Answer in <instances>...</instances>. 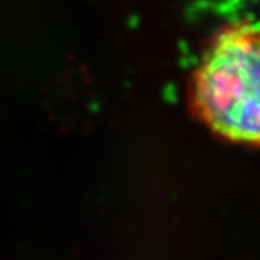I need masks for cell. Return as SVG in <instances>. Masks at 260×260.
Masks as SVG:
<instances>
[{
  "label": "cell",
  "instance_id": "cell-1",
  "mask_svg": "<svg viewBox=\"0 0 260 260\" xmlns=\"http://www.w3.org/2000/svg\"><path fill=\"white\" fill-rule=\"evenodd\" d=\"M191 103L217 136L260 148V26L233 23L214 37L195 71Z\"/></svg>",
  "mask_w": 260,
  "mask_h": 260
}]
</instances>
